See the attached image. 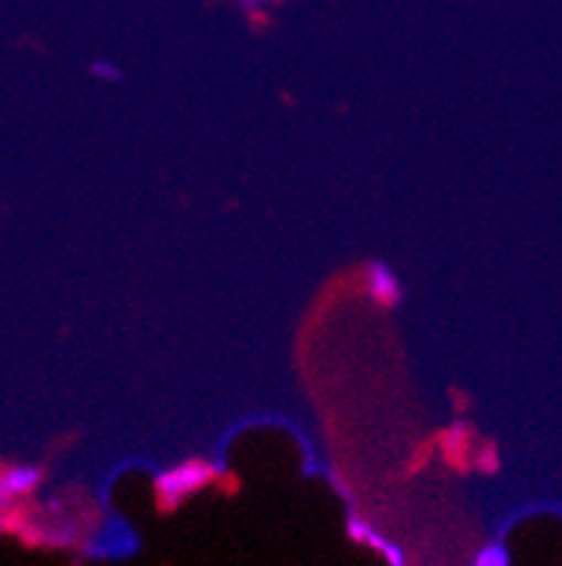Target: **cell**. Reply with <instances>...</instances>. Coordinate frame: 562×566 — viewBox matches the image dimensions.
I'll list each match as a JSON object with an SVG mask.
<instances>
[{"label":"cell","instance_id":"cell-1","mask_svg":"<svg viewBox=\"0 0 562 566\" xmlns=\"http://www.w3.org/2000/svg\"><path fill=\"white\" fill-rule=\"evenodd\" d=\"M216 476L214 465L203 460H185L180 465L163 471L158 480H155V491L163 499V504H180L183 499H189L192 493L203 491L211 480Z\"/></svg>","mask_w":562,"mask_h":566},{"label":"cell","instance_id":"cell-6","mask_svg":"<svg viewBox=\"0 0 562 566\" xmlns=\"http://www.w3.org/2000/svg\"><path fill=\"white\" fill-rule=\"evenodd\" d=\"M276 3H282V0H240V7L245 9V12H251V14L265 12V9L276 7Z\"/></svg>","mask_w":562,"mask_h":566},{"label":"cell","instance_id":"cell-2","mask_svg":"<svg viewBox=\"0 0 562 566\" xmlns=\"http://www.w3.org/2000/svg\"><path fill=\"white\" fill-rule=\"evenodd\" d=\"M363 285L371 300L380 307H396L402 302V282L394 268L383 260H374L365 265Z\"/></svg>","mask_w":562,"mask_h":566},{"label":"cell","instance_id":"cell-4","mask_svg":"<svg viewBox=\"0 0 562 566\" xmlns=\"http://www.w3.org/2000/svg\"><path fill=\"white\" fill-rule=\"evenodd\" d=\"M91 74L102 82H121L124 80V71L121 65H116L113 60L107 56H99V60H93L91 63Z\"/></svg>","mask_w":562,"mask_h":566},{"label":"cell","instance_id":"cell-5","mask_svg":"<svg viewBox=\"0 0 562 566\" xmlns=\"http://www.w3.org/2000/svg\"><path fill=\"white\" fill-rule=\"evenodd\" d=\"M476 566H509L507 549L498 547V544H492V547H484L481 553H478Z\"/></svg>","mask_w":562,"mask_h":566},{"label":"cell","instance_id":"cell-3","mask_svg":"<svg viewBox=\"0 0 562 566\" xmlns=\"http://www.w3.org/2000/svg\"><path fill=\"white\" fill-rule=\"evenodd\" d=\"M40 480H43V473L34 465L7 468V471L0 473V504H9L14 499L31 493L40 485Z\"/></svg>","mask_w":562,"mask_h":566}]
</instances>
